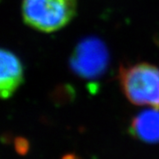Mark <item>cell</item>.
Here are the masks:
<instances>
[{
	"label": "cell",
	"mask_w": 159,
	"mask_h": 159,
	"mask_svg": "<svg viewBox=\"0 0 159 159\" xmlns=\"http://www.w3.org/2000/svg\"><path fill=\"white\" fill-rule=\"evenodd\" d=\"M119 80L121 90L131 103L159 110V67L157 66L147 62L121 66Z\"/></svg>",
	"instance_id": "6da1fadb"
},
{
	"label": "cell",
	"mask_w": 159,
	"mask_h": 159,
	"mask_svg": "<svg viewBox=\"0 0 159 159\" xmlns=\"http://www.w3.org/2000/svg\"><path fill=\"white\" fill-rule=\"evenodd\" d=\"M77 0H22L21 15L31 29L52 33L65 28L75 17Z\"/></svg>",
	"instance_id": "7a4b0ae2"
},
{
	"label": "cell",
	"mask_w": 159,
	"mask_h": 159,
	"mask_svg": "<svg viewBox=\"0 0 159 159\" xmlns=\"http://www.w3.org/2000/svg\"><path fill=\"white\" fill-rule=\"evenodd\" d=\"M0 66V95L3 99H9L22 84L24 79L22 64L12 51L2 49Z\"/></svg>",
	"instance_id": "3957f363"
},
{
	"label": "cell",
	"mask_w": 159,
	"mask_h": 159,
	"mask_svg": "<svg viewBox=\"0 0 159 159\" xmlns=\"http://www.w3.org/2000/svg\"><path fill=\"white\" fill-rule=\"evenodd\" d=\"M130 133L138 140L146 143L159 142V110L149 108L132 119Z\"/></svg>",
	"instance_id": "277c9868"
},
{
	"label": "cell",
	"mask_w": 159,
	"mask_h": 159,
	"mask_svg": "<svg viewBox=\"0 0 159 159\" xmlns=\"http://www.w3.org/2000/svg\"><path fill=\"white\" fill-rule=\"evenodd\" d=\"M77 53V66L80 71H82L85 74H93L98 70L100 64L104 62V60H100V58L104 57V53H102V47L97 43H93V42L81 45Z\"/></svg>",
	"instance_id": "5b68a950"
},
{
	"label": "cell",
	"mask_w": 159,
	"mask_h": 159,
	"mask_svg": "<svg viewBox=\"0 0 159 159\" xmlns=\"http://www.w3.org/2000/svg\"><path fill=\"white\" fill-rule=\"evenodd\" d=\"M28 142L25 141L24 139H20L16 142V148H17L18 152L20 154H24L28 150Z\"/></svg>",
	"instance_id": "8992f818"
}]
</instances>
